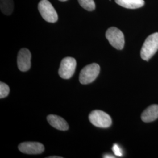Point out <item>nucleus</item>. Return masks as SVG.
<instances>
[{"mask_svg": "<svg viewBox=\"0 0 158 158\" xmlns=\"http://www.w3.org/2000/svg\"><path fill=\"white\" fill-rule=\"evenodd\" d=\"M158 118V105L152 104L142 113V120L145 123H150Z\"/></svg>", "mask_w": 158, "mask_h": 158, "instance_id": "nucleus-10", "label": "nucleus"}, {"mask_svg": "<svg viewBox=\"0 0 158 158\" xmlns=\"http://www.w3.org/2000/svg\"><path fill=\"white\" fill-rule=\"evenodd\" d=\"M47 119L49 124L57 130L67 131L69 129L68 123L64 119L58 115L51 114L48 116Z\"/></svg>", "mask_w": 158, "mask_h": 158, "instance_id": "nucleus-9", "label": "nucleus"}, {"mask_svg": "<svg viewBox=\"0 0 158 158\" xmlns=\"http://www.w3.org/2000/svg\"><path fill=\"white\" fill-rule=\"evenodd\" d=\"M59 1H66L68 0H59Z\"/></svg>", "mask_w": 158, "mask_h": 158, "instance_id": "nucleus-18", "label": "nucleus"}, {"mask_svg": "<svg viewBox=\"0 0 158 158\" xmlns=\"http://www.w3.org/2000/svg\"><path fill=\"white\" fill-rule=\"evenodd\" d=\"M104 158H115L114 156H111V155H106Z\"/></svg>", "mask_w": 158, "mask_h": 158, "instance_id": "nucleus-16", "label": "nucleus"}, {"mask_svg": "<svg viewBox=\"0 0 158 158\" xmlns=\"http://www.w3.org/2000/svg\"><path fill=\"white\" fill-rule=\"evenodd\" d=\"M158 50V32L150 35L143 43L141 51V58L148 61Z\"/></svg>", "mask_w": 158, "mask_h": 158, "instance_id": "nucleus-1", "label": "nucleus"}, {"mask_svg": "<svg viewBox=\"0 0 158 158\" xmlns=\"http://www.w3.org/2000/svg\"><path fill=\"white\" fill-rule=\"evenodd\" d=\"M76 60L73 57H66L60 63L59 69V76L64 79L71 78L75 72L76 68Z\"/></svg>", "mask_w": 158, "mask_h": 158, "instance_id": "nucleus-6", "label": "nucleus"}, {"mask_svg": "<svg viewBox=\"0 0 158 158\" xmlns=\"http://www.w3.org/2000/svg\"><path fill=\"white\" fill-rule=\"evenodd\" d=\"M38 10L42 18L48 23H56L58 15L54 7L48 0H41L38 5Z\"/></svg>", "mask_w": 158, "mask_h": 158, "instance_id": "nucleus-4", "label": "nucleus"}, {"mask_svg": "<svg viewBox=\"0 0 158 158\" xmlns=\"http://www.w3.org/2000/svg\"><path fill=\"white\" fill-rule=\"evenodd\" d=\"M80 5L85 10L92 11L95 10L96 4L94 0H78Z\"/></svg>", "mask_w": 158, "mask_h": 158, "instance_id": "nucleus-13", "label": "nucleus"}, {"mask_svg": "<svg viewBox=\"0 0 158 158\" xmlns=\"http://www.w3.org/2000/svg\"><path fill=\"white\" fill-rule=\"evenodd\" d=\"M116 3L121 6L128 9H136L144 6L143 0H115Z\"/></svg>", "mask_w": 158, "mask_h": 158, "instance_id": "nucleus-11", "label": "nucleus"}, {"mask_svg": "<svg viewBox=\"0 0 158 158\" xmlns=\"http://www.w3.org/2000/svg\"><path fill=\"white\" fill-rule=\"evenodd\" d=\"M113 149L114 152L117 156H122V153H121V151L120 150V148L117 145H114Z\"/></svg>", "mask_w": 158, "mask_h": 158, "instance_id": "nucleus-15", "label": "nucleus"}, {"mask_svg": "<svg viewBox=\"0 0 158 158\" xmlns=\"http://www.w3.org/2000/svg\"><path fill=\"white\" fill-rule=\"evenodd\" d=\"M106 38L111 45L118 50L123 49L125 44L124 35L119 29L111 27L108 29L106 34Z\"/></svg>", "mask_w": 158, "mask_h": 158, "instance_id": "nucleus-5", "label": "nucleus"}, {"mask_svg": "<svg viewBox=\"0 0 158 158\" xmlns=\"http://www.w3.org/2000/svg\"><path fill=\"white\" fill-rule=\"evenodd\" d=\"M10 93V87L6 83H0V98H3L8 96Z\"/></svg>", "mask_w": 158, "mask_h": 158, "instance_id": "nucleus-14", "label": "nucleus"}, {"mask_svg": "<svg viewBox=\"0 0 158 158\" xmlns=\"http://www.w3.org/2000/svg\"><path fill=\"white\" fill-rule=\"evenodd\" d=\"M100 68L97 63H92L83 68L79 76V80L82 85H88L94 81L100 73Z\"/></svg>", "mask_w": 158, "mask_h": 158, "instance_id": "nucleus-2", "label": "nucleus"}, {"mask_svg": "<svg viewBox=\"0 0 158 158\" xmlns=\"http://www.w3.org/2000/svg\"><path fill=\"white\" fill-rule=\"evenodd\" d=\"M0 8L5 15H11L14 10L13 0H0Z\"/></svg>", "mask_w": 158, "mask_h": 158, "instance_id": "nucleus-12", "label": "nucleus"}, {"mask_svg": "<svg viewBox=\"0 0 158 158\" xmlns=\"http://www.w3.org/2000/svg\"><path fill=\"white\" fill-rule=\"evenodd\" d=\"M48 158H61L62 157H60V156H49V157H48Z\"/></svg>", "mask_w": 158, "mask_h": 158, "instance_id": "nucleus-17", "label": "nucleus"}, {"mask_svg": "<svg viewBox=\"0 0 158 158\" xmlns=\"http://www.w3.org/2000/svg\"><path fill=\"white\" fill-rule=\"evenodd\" d=\"M89 120L91 123L98 128H106L112 124L111 117L101 110H94L89 115Z\"/></svg>", "mask_w": 158, "mask_h": 158, "instance_id": "nucleus-3", "label": "nucleus"}, {"mask_svg": "<svg viewBox=\"0 0 158 158\" xmlns=\"http://www.w3.org/2000/svg\"><path fill=\"white\" fill-rule=\"evenodd\" d=\"M31 53L28 49H21L18 55V67L21 72H27L31 66Z\"/></svg>", "mask_w": 158, "mask_h": 158, "instance_id": "nucleus-8", "label": "nucleus"}, {"mask_svg": "<svg viewBox=\"0 0 158 158\" xmlns=\"http://www.w3.org/2000/svg\"><path fill=\"white\" fill-rule=\"evenodd\" d=\"M19 150L23 153L29 155H37L43 152L45 147L43 144L36 142H25L18 146Z\"/></svg>", "mask_w": 158, "mask_h": 158, "instance_id": "nucleus-7", "label": "nucleus"}]
</instances>
